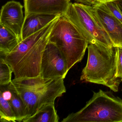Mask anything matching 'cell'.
I'll return each mask as SVG.
<instances>
[{
  "instance_id": "1",
  "label": "cell",
  "mask_w": 122,
  "mask_h": 122,
  "mask_svg": "<svg viewBox=\"0 0 122 122\" xmlns=\"http://www.w3.org/2000/svg\"><path fill=\"white\" fill-rule=\"evenodd\" d=\"M60 16L43 28L23 40L4 57L12 68L15 79L40 76L43 52L50 33Z\"/></svg>"
},
{
  "instance_id": "2",
  "label": "cell",
  "mask_w": 122,
  "mask_h": 122,
  "mask_svg": "<svg viewBox=\"0 0 122 122\" xmlns=\"http://www.w3.org/2000/svg\"><path fill=\"white\" fill-rule=\"evenodd\" d=\"M64 79L62 77L44 78L40 76L15 78L7 87L22 99L28 117L35 114L43 105L55 102L56 98L66 92Z\"/></svg>"
},
{
  "instance_id": "3",
  "label": "cell",
  "mask_w": 122,
  "mask_h": 122,
  "mask_svg": "<svg viewBox=\"0 0 122 122\" xmlns=\"http://www.w3.org/2000/svg\"><path fill=\"white\" fill-rule=\"evenodd\" d=\"M87 49V61L81 81L103 85L117 92L120 82L116 76L114 48L90 43Z\"/></svg>"
},
{
  "instance_id": "4",
  "label": "cell",
  "mask_w": 122,
  "mask_h": 122,
  "mask_svg": "<svg viewBox=\"0 0 122 122\" xmlns=\"http://www.w3.org/2000/svg\"><path fill=\"white\" fill-rule=\"evenodd\" d=\"M62 122H122V100L100 90L85 107L69 114Z\"/></svg>"
},
{
  "instance_id": "5",
  "label": "cell",
  "mask_w": 122,
  "mask_h": 122,
  "mask_svg": "<svg viewBox=\"0 0 122 122\" xmlns=\"http://www.w3.org/2000/svg\"><path fill=\"white\" fill-rule=\"evenodd\" d=\"M49 41L55 44L62 54L68 71L82 60L89 45L77 28L63 15L51 30Z\"/></svg>"
},
{
  "instance_id": "6",
  "label": "cell",
  "mask_w": 122,
  "mask_h": 122,
  "mask_svg": "<svg viewBox=\"0 0 122 122\" xmlns=\"http://www.w3.org/2000/svg\"><path fill=\"white\" fill-rule=\"evenodd\" d=\"M62 15L77 28L89 44L113 47L109 36L96 15L93 6L70 2Z\"/></svg>"
},
{
  "instance_id": "7",
  "label": "cell",
  "mask_w": 122,
  "mask_h": 122,
  "mask_svg": "<svg viewBox=\"0 0 122 122\" xmlns=\"http://www.w3.org/2000/svg\"><path fill=\"white\" fill-rule=\"evenodd\" d=\"M68 72L62 54L55 44L49 41L42 57L40 76L44 78H65Z\"/></svg>"
},
{
  "instance_id": "8",
  "label": "cell",
  "mask_w": 122,
  "mask_h": 122,
  "mask_svg": "<svg viewBox=\"0 0 122 122\" xmlns=\"http://www.w3.org/2000/svg\"><path fill=\"white\" fill-rule=\"evenodd\" d=\"M23 7L19 2L9 1L2 7L0 16V24L14 33L20 42L22 41L21 32L25 19Z\"/></svg>"
},
{
  "instance_id": "9",
  "label": "cell",
  "mask_w": 122,
  "mask_h": 122,
  "mask_svg": "<svg viewBox=\"0 0 122 122\" xmlns=\"http://www.w3.org/2000/svg\"><path fill=\"white\" fill-rule=\"evenodd\" d=\"M98 20L107 32L113 47L122 48V24L103 3L93 6Z\"/></svg>"
},
{
  "instance_id": "10",
  "label": "cell",
  "mask_w": 122,
  "mask_h": 122,
  "mask_svg": "<svg viewBox=\"0 0 122 122\" xmlns=\"http://www.w3.org/2000/svg\"><path fill=\"white\" fill-rule=\"evenodd\" d=\"M70 2L69 0H24L25 17L34 14L62 15Z\"/></svg>"
},
{
  "instance_id": "11",
  "label": "cell",
  "mask_w": 122,
  "mask_h": 122,
  "mask_svg": "<svg viewBox=\"0 0 122 122\" xmlns=\"http://www.w3.org/2000/svg\"><path fill=\"white\" fill-rule=\"evenodd\" d=\"M60 15L34 14L25 17L21 32L22 41L45 27Z\"/></svg>"
},
{
  "instance_id": "12",
  "label": "cell",
  "mask_w": 122,
  "mask_h": 122,
  "mask_svg": "<svg viewBox=\"0 0 122 122\" xmlns=\"http://www.w3.org/2000/svg\"><path fill=\"white\" fill-rule=\"evenodd\" d=\"M59 118L55 108V102L42 106L34 115L23 120V122H58Z\"/></svg>"
},
{
  "instance_id": "13",
  "label": "cell",
  "mask_w": 122,
  "mask_h": 122,
  "mask_svg": "<svg viewBox=\"0 0 122 122\" xmlns=\"http://www.w3.org/2000/svg\"><path fill=\"white\" fill-rule=\"evenodd\" d=\"M20 42L13 33L0 24V54L5 57L13 51Z\"/></svg>"
},
{
  "instance_id": "14",
  "label": "cell",
  "mask_w": 122,
  "mask_h": 122,
  "mask_svg": "<svg viewBox=\"0 0 122 122\" xmlns=\"http://www.w3.org/2000/svg\"><path fill=\"white\" fill-rule=\"evenodd\" d=\"M9 90L12 92V96L9 101L15 113L17 121H23L28 117L25 106L19 96L12 90Z\"/></svg>"
},
{
  "instance_id": "15",
  "label": "cell",
  "mask_w": 122,
  "mask_h": 122,
  "mask_svg": "<svg viewBox=\"0 0 122 122\" xmlns=\"http://www.w3.org/2000/svg\"><path fill=\"white\" fill-rule=\"evenodd\" d=\"M0 121L1 122H15L16 116L11 104L0 94Z\"/></svg>"
},
{
  "instance_id": "16",
  "label": "cell",
  "mask_w": 122,
  "mask_h": 122,
  "mask_svg": "<svg viewBox=\"0 0 122 122\" xmlns=\"http://www.w3.org/2000/svg\"><path fill=\"white\" fill-rule=\"evenodd\" d=\"M13 71L4 58L1 57L0 59V86H6L12 82Z\"/></svg>"
},
{
  "instance_id": "17",
  "label": "cell",
  "mask_w": 122,
  "mask_h": 122,
  "mask_svg": "<svg viewBox=\"0 0 122 122\" xmlns=\"http://www.w3.org/2000/svg\"><path fill=\"white\" fill-rule=\"evenodd\" d=\"M114 48L116 76L122 81V48Z\"/></svg>"
},
{
  "instance_id": "18",
  "label": "cell",
  "mask_w": 122,
  "mask_h": 122,
  "mask_svg": "<svg viewBox=\"0 0 122 122\" xmlns=\"http://www.w3.org/2000/svg\"><path fill=\"white\" fill-rule=\"evenodd\" d=\"M111 13L122 24V11L116 1L103 3Z\"/></svg>"
},
{
  "instance_id": "19",
  "label": "cell",
  "mask_w": 122,
  "mask_h": 122,
  "mask_svg": "<svg viewBox=\"0 0 122 122\" xmlns=\"http://www.w3.org/2000/svg\"><path fill=\"white\" fill-rule=\"evenodd\" d=\"M71 0H69L70 2ZM75 0L78 3H82L84 5L92 6H95L100 3L96 1V0Z\"/></svg>"
},
{
  "instance_id": "20",
  "label": "cell",
  "mask_w": 122,
  "mask_h": 122,
  "mask_svg": "<svg viewBox=\"0 0 122 122\" xmlns=\"http://www.w3.org/2000/svg\"><path fill=\"white\" fill-rule=\"evenodd\" d=\"M96 0L100 3H104L107 2L116 1L117 0Z\"/></svg>"
},
{
  "instance_id": "21",
  "label": "cell",
  "mask_w": 122,
  "mask_h": 122,
  "mask_svg": "<svg viewBox=\"0 0 122 122\" xmlns=\"http://www.w3.org/2000/svg\"><path fill=\"white\" fill-rule=\"evenodd\" d=\"M116 1L119 7L122 11V0H117Z\"/></svg>"
}]
</instances>
